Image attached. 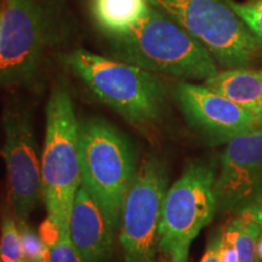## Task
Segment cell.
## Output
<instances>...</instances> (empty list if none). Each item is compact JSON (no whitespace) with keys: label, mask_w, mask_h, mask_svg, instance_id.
<instances>
[{"label":"cell","mask_w":262,"mask_h":262,"mask_svg":"<svg viewBox=\"0 0 262 262\" xmlns=\"http://www.w3.org/2000/svg\"><path fill=\"white\" fill-rule=\"evenodd\" d=\"M81 186L79 122L68 88H52L47 103V134L41 157V195L48 216L70 232L71 211Z\"/></svg>","instance_id":"cell-3"},{"label":"cell","mask_w":262,"mask_h":262,"mask_svg":"<svg viewBox=\"0 0 262 262\" xmlns=\"http://www.w3.org/2000/svg\"><path fill=\"white\" fill-rule=\"evenodd\" d=\"M168 181L166 166L155 156L137 168L120 215V243L125 262H156Z\"/></svg>","instance_id":"cell-8"},{"label":"cell","mask_w":262,"mask_h":262,"mask_svg":"<svg viewBox=\"0 0 262 262\" xmlns=\"http://www.w3.org/2000/svg\"><path fill=\"white\" fill-rule=\"evenodd\" d=\"M61 231L58 225L48 216V217L42 221L40 228H39V235H40L42 242H44L48 248L54 247V245L57 243Z\"/></svg>","instance_id":"cell-20"},{"label":"cell","mask_w":262,"mask_h":262,"mask_svg":"<svg viewBox=\"0 0 262 262\" xmlns=\"http://www.w3.org/2000/svg\"><path fill=\"white\" fill-rule=\"evenodd\" d=\"M79 158L81 186L117 229L137 171L133 143L103 118H88L79 122Z\"/></svg>","instance_id":"cell-4"},{"label":"cell","mask_w":262,"mask_h":262,"mask_svg":"<svg viewBox=\"0 0 262 262\" xmlns=\"http://www.w3.org/2000/svg\"><path fill=\"white\" fill-rule=\"evenodd\" d=\"M0 260L3 262H24L21 232L16 217L6 212L0 224Z\"/></svg>","instance_id":"cell-16"},{"label":"cell","mask_w":262,"mask_h":262,"mask_svg":"<svg viewBox=\"0 0 262 262\" xmlns=\"http://www.w3.org/2000/svg\"><path fill=\"white\" fill-rule=\"evenodd\" d=\"M214 163L193 162L168 188L159 227V250L173 261L187 262L188 250L199 232L219 209Z\"/></svg>","instance_id":"cell-7"},{"label":"cell","mask_w":262,"mask_h":262,"mask_svg":"<svg viewBox=\"0 0 262 262\" xmlns=\"http://www.w3.org/2000/svg\"><path fill=\"white\" fill-rule=\"evenodd\" d=\"M62 60L100 102L131 125L147 127L162 118L165 89L156 73L84 49L68 52Z\"/></svg>","instance_id":"cell-2"},{"label":"cell","mask_w":262,"mask_h":262,"mask_svg":"<svg viewBox=\"0 0 262 262\" xmlns=\"http://www.w3.org/2000/svg\"><path fill=\"white\" fill-rule=\"evenodd\" d=\"M220 261L221 262H239V256L237 253V249L234 245L228 242L224 237V232H222V242L220 249Z\"/></svg>","instance_id":"cell-22"},{"label":"cell","mask_w":262,"mask_h":262,"mask_svg":"<svg viewBox=\"0 0 262 262\" xmlns=\"http://www.w3.org/2000/svg\"><path fill=\"white\" fill-rule=\"evenodd\" d=\"M0 262H3V261H2V260H0Z\"/></svg>","instance_id":"cell-28"},{"label":"cell","mask_w":262,"mask_h":262,"mask_svg":"<svg viewBox=\"0 0 262 262\" xmlns=\"http://www.w3.org/2000/svg\"><path fill=\"white\" fill-rule=\"evenodd\" d=\"M170 262H185V261H173V260H170Z\"/></svg>","instance_id":"cell-26"},{"label":"cell","mask_w":262,"mask_h":262,"mask_svg":"<svg viewBox=\"0 0 262 262\" xmlns=\"http://www.w3.org/2000/svg\"><path fill=\"white\" fill-rule=\"evenodd\" d=\"M0 27H2V12H0Z\"/></svg>","instance_id":"cell-25"},{"label":"cell","mask_w":262,"mask_h":262,"mask_svg":"<svg viewBox=\"0 0 262 262\" xmlns=\"http://www.w3.org/2000/svg\"><path fill=\"white\" fill-rule=\"evenodd\" d=\"M103 38L111 57L152 73L185 80H206L219 72L210 52L153 6L145 19L133 29Z\"/></svg>","instance_id":"cell-1"},{"label":"cell","mask_w":262,"mask_h":262,"mask_svg":"<svg viewBox=\"0 0 262 262\" xmlns=\"http://www.w3.org/2000/svg\"><path fill=\"white\" fill-rule=\"evenodd\" d=\"M22 247H24L25 260L31 262H49L50 261V248L45 245L40 235L32 231L26 222L19 224Z\"/></svg>","instance_id":"cell-18"},{"label":"cell","mask_w":262,"mask_h":262,"mask_svg":"<svg viewBox=\"0 0 262 262\" xmlns=\"http://www.w3.org/2000/svg\"><path fill=\"white\" fill-rule=\"evenodd\" d=\"M169 16L226 68L250 64L262 48L258 39L226 0H149Z\"/></svg>","instance_id":"cell-6"},{"label":"cell","mask_w":262,"mask_h":262,"mask_svg":"<svg viewBox=\"0 0 262 262\" xmlns=\"http://www.w3.org/2000/svg\"><path fill=\"white\" fill-rule=\"evenodd\" d=\"M114 231L103 209L80 186L71 211L70 235L85 262H102L111 256Z\"/></svg>","instance_id":"cell-12"},{"label":"cell","mask_w":262,"mask_h":262,"mask_svg":"<svg viewBox=\"0 0 262 262\" xmlns=\"http://www.w3.org/2000/svg\"><path fill=\"white\" fill-rule=\"evenodd\" d=\"M224 237L237 249L239 262H257L256 245L262 228L244 211L239 212L224 229Z\"/></svg>","instance_id":"cell-15"},{"label":"cell","mask_w":262,"mask_h":262,"mask_svg":"<svg viewBox=\"0 0 262 262\" xmlns=\"http://www.w3.org/2000/svg\"><path fill=\"white\" fill-rule=\"evenodd\" d=\"M256 254H257V258H258V260H262V234H261V237L258 238V241H257Z\"/></svg>","instance_id":"cell-24"},{"label":"cell","mask_w":262,"mask_h":262,"mask_svg":"<svg viewBox=\"0 0 262 262\" xmlns=\"http://www.w3.org/2000/svg\"><path fill=\"white\" fill-rule=\"evenodd\" d=\"M204 85L245 110L262 116V71L229 68L208 78Z\"/></svg>","instance_id":"cell-13"},{"label":"cell","mask_w":262,"mask_h":262,"mask_svg":"<svg viewBox=\"0 0 262 262\" xmlns=\"http://www.w3.org/2000/svg\"><path fill=\"white\" fill-rule=\"evenodd\" d=\"M49 262H85L72 243L70 232H61L57 243L50 248Z\"/></svg>","instance_id":"cell-19"},{"label":"cell","mask_w":262,"mask_h":262,"mask_svg":"<svg viewBox=\"0 0 262 262\" xmlns=\"http://www.w3.org/2000/svg\"><path fill=\"white\" fill-rule=\"evenodd\" d=\"M173 90L188 123L211 139L231 141L243 134L262 130V116L245 110L205 85L180 81Z\"/></svg>","instance_id":"cell-10"},{"label":"cell","mask_w":262,"mask_h":262,"mask_svg":"<svg viewBox=\"0 0 262 262\" xmlns=\"http://www.w3.org/2000/svg\"><path fill=\"white\" fill-rule=\"evenodd\" d=\"M262 192V130L231 141L221 157L215 193L219 208L241 211Z\"/></svg>","instance_id":"cell-11"},{"label":"cell","mask_w":262,"mask_h":262,"mask_svg":"<svg viewBox=\"0 0 262 262\" xmlns=\"http://www.w3.org/2000/svg\"><path fill=\"white\" fill-rule=\"evenodd\" d=\"M54 0H5L0 27V89L29 86L57 35Z\"/></svg>","instance_id":"cell-5"},{"label":"cell","mask_w":262,"mask_h":262,"mask_svg":"<svg viewBox=\"0 0 262 262\" xmlns=\"http://www.w3.org/2000/svg\"><path fill=\"white\" fill-rule=\"evenodd\" d=\"M24 262H31V261H27V260H25V261H24Z\"/></svg>","instance_id":"cell-27"},{"label":"cell","mask_w":262,"mask_h":262,"mask_svg":"<svg viewBox=\"0 0 262 262\" xmlns=\"http://www.w3.org/2000/svg\"><path fill=\"white\" fill-rule=\"evenodd\" d=\"M149 0H89V11L95 26L104 35L122 34L148 15Z\"/></svg>","instance_id":"cell-14"},{"label":"cell","mask_w":262,"mask_h":262,"mask_svg":"<svg viewBox=\"0 0 262 262\" xmlns=\"http://www.w3.org/2000/svg\"><path fill=\"white\" fill-rule=\"evenodd\" d=\"M241 211H244L245 214H248L262 228V192L257 195V198L253 203H250L247 208Z\"/></svg>","instance_id":"cell-23"},{"label":"cell","mask_w":262,"mask_h":262,"mask_svg":"<svg viewBox=\"0 0 262 262\" xmlns=\"http://www.w3.org/2000/svg\"><path fill=\"white\" fill-rule=\"evenodd\" d=\"M226 3L247 27L262 40V0H248L244 3L226 0Z\"/></svg>","instance_id":"cell-17"},{"label":"cell","mask_w":262,"mask_h":262,"mask_svg":"<svg viewBox=\"0 0 262 262\" xmlns=\"http://www.w3.org/2000/svg\"><path fill=\"white\" fill-rule=\"evenodd\" d=\"M5 134L4 159L8 172V196L19 224L27 221L41 195V160L33 130L31 111L17 100L3 110Z\"/></svg>","instance_id":"cell-9"},{"label":"cell","mask_w":262,"mask_h":262,"mask_svg":"<svg viewBox=\"0 0 262 262\" xmlns=\"http://www.w3.org/2000/svg\"><path fill=\"white\" fill-rule=\"evenodd\" d=\"M221 242H222V231L215 233L210 238L201 262H221L220 261Z\"/></svg>","instance_id":"cell-21"}]
</instances>
